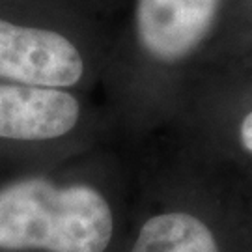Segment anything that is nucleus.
I'll return each mask as SVG.
<instances>
[{
    "label": "nucleus",
    "mask_w": 252,
    "mask_h": 252,
    "mask_svg": "<svg viewBox=\"0 0 252 252\" xmlns=\"http://www.w3.org/2000/svg\"><path fill=\"white\" fill-rule=\"evenodd\" d=\"M239 138H241V144L247 152H251L252 155V112H249L241 122L239 127Z\"/></svg>",
    "instance_id": "6"
},
{
    "label": "nucleus",
    "mask_w": 252,
    "mask_h": 252,
    "mask_svg": "<svg viewBox=\"0 0 252 252\" xmlns=\"http://www.w3.org/2000/svg\"><path fill=\"white\" fill-rule=\"evenodd\" d=\"M114 215L95 187L25 178L0 187V251L105 252Z\"/></svg>",
    "instance_id": "1"
},
{
    "label": "nucleus",
    "mask_w": 252,
    "mask_h": 252,
    "mask_svg": "<svg viewBox=\"0 0 252 252\" xmlns=\"http://www.w3.org/2000/svg\"><path fill=\"white\" fill-rule=\"evenodd\" d=\"M131 252H219V247L198 217L170 211L146 220Z\"/></svg>",
    "instance_id": "5"
},
{
    "label": "nucleus",
    "mask_w": 252,
    "mask_h": 252,
    "mask_svg": "<svg viewBox=\"0 0 252 252\" xmlns=\"http://www.w3.org/2000/svg\"><path fill=\"white\" fill-rule=\"evenodd\" d=\"M84 77V60L71 39L47 28L0 19V81L65 90Z\"/></svg>",
    "instance_id": "2"
},
{
    "label": "nucleus",
    "mask_w": 252,
    "mask_h": 252,
    "mask_svg": "<svg viewBox=\"0 0 252 252\" xmlns=\"http://www.w3.org/2000/svg\"><path fill=\"white\" fill-rule=\"evenodd\" d=\"M219 6L220 0H136V39L153 60L181 62L209 36Z\"/></svg>",
    "instance_id": "3"
},
{
    "label": "nucleus",
    "mask_w": 252,
    "mask_h": 252,
    "mask_svg": "<svg viewBox=\"0 0 252 252\" xmlns=\"http://www.w3.org/2000/svg\"><path fill=\"white\" fill-rule=\"evenodd\" d=\"M81 103L69 92L0 82V138L41 142L69 135Z\"/></svg>",
    "instance_id": "4"
}]
</instances>
